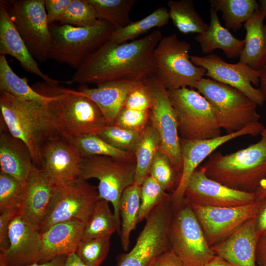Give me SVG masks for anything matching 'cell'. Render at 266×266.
I'll return each mask as SVG.
<instances>
[{
    "instance_id": "1",
    "label": "cell",
    "mask_w": 266,
    "mask_h": 266,
    "mask_svg": "<svg viewBox=\"0 0 266 266\" xmlns=\"http://www.w3.org/2000/svg\"><path fill=\"white\" fill-rule=\"evenodd\" d=\"M162 37L155 30L123 43L110 39L76 69L70 81L97 86L112 82L144 83L156 75L153 53Z\"/></svg>"
},
{
    "instance_id": "2",
    "label": "cell",
    "mask_w": 266,
    "mask_h": 266,
    "mask_svg": "<svg viewBox=\"0 0 266 266\" xmlns=\"http://www.w3.org/2000/svg\"><path fill=\"white\" fill-rule=\"evenodd\" d=\"M52 100H25L6 92L0 93V119L13 136L27 144L38 168L44 143L53 136L62 135L53 115Z\"/></svg>"
},
{
    "instance_id": "3",
    "label": "cell",
    "mask_w": 266,
    "mask_h": 266,
    "mask_svg": "<svg viewBox=\"0 0 266 266\" xmlns=\"http://www.w3.org/2000/svg\"><path fill=\"white\" fill-rule=\"evenodd\" d=\"M259 140L232 153L215 151L201 166L210 178L232 189L255 193L266 177V128Z\"/></svg>"
},
{
    "instance_id": "4",
    "label": "cell",
    "mask_w": 266,
    "mask_h": 266,
    "mask_svg": "<svg viewBox=\"0 0 266 266\" xmlns=\"http://www.w3.org/2000/svg\"><path fill=\"white\" fill-rule=\"evenodd\" d=\"M40 94L53 96L51 106L62 135L68 140L84 135L98 134L108 124L98 105L79 90L37 83L33 87Z\"/></svg>"
},
{
    "instance_id": "5",
    "label": "cell",
    "mask_w": 266,
    "mask_h": 266,
    "mask_svg": "<svg viewBox=\"0 0 266 266\" xmlns=\"http://www.w3.org/2000/svg\"><path fill=\"white\" fill-rule=\"evenodd\" d=\"M49 29L52 40L48 59L77 69L110 39L115 29L100 20L90 27L55 23L49 25Z\"/></svg>"
},
{
    "instance_id": "6",
    "label": "cell",
    "mask_w": 266,
    "mask_h": 266,
    "mask_svg": "<svg viewBox=\"0 0 266 266\" xmlns=\"http://www.w3.org/2000/svg\"><path fill=\"white\" fill-rule=\"evenodd\" d=\"M195 89L207 100L220 128L226 133L239 131L260 122L257 104L239 90L204 77Z\"/></svg>"
},
{
    "instance_id": "7",
    "label": "cell",
    "mask_w": 266,
    "mask_h": 266,
    "mask_svg": "<svg viewBox=\"0 0 266 266\" xmlns=\"http://www.w3.org/2000/svg\"><path fill=\"white\" fill-rule=\"evenodd\" d=\"M190 49L191 44L175 33L162 37L155 48V75L167 90L195 89L205 76L206 70L192 62Z\"/></svg>"
},
{
    "instance_id": "8",
    "label": "cell",
    "mask_w": 266,
    "mask_h": 266,
    "mask_svg": "<svg viewBox=\"0 0 266 266\" xmlns=\"http://www.w3.org/2000/svg\"><path fill=\"white\" fill-rule=\"evenodd\" d=\"M135 170V157L123 159L92 156L83 157L82 163L80 180L96 178L99 180L100 198L112 204L120 232V199L124 191L134 184Z\"/></svg>"
},
{
    "instance_id": "9",
    "label": "cell",
    "mask_w": 266,
    "mask_h": 266,
    "mask_svg": "<svg viewBox=\"0 0 266 266\" xmlns=\"http://www.w3.org/2000/svg\"><path fill=\"white\" fill-rule=\"evenodd\" d=\"M174 108L180 139H207L219 137L220 128L207 100L194 89L168 90Z\"/></svg>"
},
{
    "instance_id": "10",
    "label": "cell",
    "mask_w": 266,
    "mask_h": 266,
    "mask_svg": "<svg viewBox=\"0 0 266 266\" xmlns=\"http://www.w3.org/2000/svg\"><path fill=\"white\" fill-rule=\"evenodd\" d=\"M169 242L183 266H206L215 255L191 206L184 201L172 208Z\"/></svg>"
},
{
    "instance_id": "11",
    "label": "cell",
    "mask_w": 266,
    "mask_h": 266,
    "mask_svg": "<svg viewBox=\"0 0 266 266\" xmlns=\"http://www.w3.org/2000/svg\"><path fill=\"white\" fill-rule=\"evenodd\" d=\"M172 206L169 195L151 212L133 249L119 255L116 266H149L170 249L169 231Z\"/></svg>"
},
{
    "instance_id": "12",
    "label": "cell",
    "mask_w": 266,
    "mask_h": 266,
    "mask_svg": "<svg viewBox=\"0 0 266 266\" xmlns=\"http://www.w3.org/2000/svg\"><path fill=\"white\" fill-rule=\"evenodd\" d=\"M10 19L36 61L48 59L51 35L45 0H3Z\"/></svg>"
},
{
    "instance_id": "13",
    "label": "cell",
    "mask_w": 266,
    "mask_h": 266,
    "mask_svg": "<svg viewBox=\"0 0 266 266\" xmlns=\"http://www.w3.org/2000/svg\"><path fill=\"white\" fill-rule=\"evenodd\" d=\"M145 83L151 99L149 122L159 134L161 151L169 159L179 181L182 169L180 138L168 90L156 75Z\"/></svg>"
},
{
    "instance_id": "14",
    "label": "cell",
    "mask_w": 266,
    "mask_h": 266,
    "mask_svg": "<svg viewBox=\"0 0 266 266\" xmlns=\"http://www.w3.org/2000/svg\"><path fill=\"white\" fill-rule=\"evenodd\" d=\"M100 199L98 188L86 180L56 188L39 233L63 222L76 221L85 224Z\"/></svg>"
},
{
    "instance_id": "15",
    "label": "cell",
    "mask_w": 266,
    "mask_h": 266,
    "mask_svg": "<svg viewBox=\"0 0 266 266\" xmlns=\"http://www.w3.org/2000/svg\"><path fill=\"white\" fill-rule=\"evenodd\" d=\"M260 122L232 133L219 137L201 140L180 139L182 169L177 186L170 196L173 207L180 206L184 201V193L190 177L200 164L216 150L225 143L244 135H260L265 129Z\"/></svg>"
},
{
    "instance_id": "16",
    "label": "cell",
    "mask_w": 266,
    "mask_h": 266,
    "mask_svg": "<svg viewBox=\"0 0 266 266\" xmlns=\"http://www.w3.org/2000/svg\"><path fill=\"white\" fill-rule=\"evenodd\" d=\"M83 157L69 140L59 134L43 145L39 168L56 188L81 180Z\"/></svg>"
},
{
    "instance_id": "17",
    "label": "cell",
    "mask_w": 266,
    "mask_h": 266,
    "mask_svg": "<svg viewBox=\"0 0 266 266\" xmlns=\"http://www.w3.org/2000/svg\"><path fill=\"white\" fill-rule=\"evenodd\" d=\"M190 59L195 65L206 70L205 76L239 90L257 105L262 106L266 101L260 89L253 86H259L258 71L239 62L228 63L214 54L203 57L190 56Z\"/></svg>"
},
{
    "instance_id": "18",
    "label": "cell",
    "mask_w": 266,
    "mask_h": 266,
    "mask_svg": "<svg viewBox=\"0 0 266 266\" xmlns=\"http://www.w3.org/2000/svg\"><path fill=\"white\" fill-rule=\"evenodd\" d=\"M261 202L246 205L218 207L189 204L193 210L210 246L233 233L242 224L254 217Z\"/></svg>"
},
{
    "instance_id": "19",
    "label": "cell",
    "mask_w": 266,
    "mask_h": 266,
    "mask_svg": "<svg viewBox=\"0 0 266 266\" xmlns=\"http://www.w3.org/2000/svg\"><path fill=\"white\" fill-rule=\"evenodd\" d=\"M184 201L203 206L231 207L252 203L256 199L255 193L233 189L210 178L200 166L189 179Z\"/></svg>"
},
{
    "instance_id": "20",
    "label": "cell",
    "mask_w": 266,
    "mask_h": 266,
    "mask_svg": "<svg viewBox=\"0 0 266 266\" xmlns=\"http://www.w3.org/2000/svg\"><path fill=\"white\" fill-rule=\"evenodd\" d=\"M9 247L0 253V266H26L39 263L41 237L20 212L11 222L8 231Z\"/></svg>"
},
{
    "instance_id": "21",
    "label": "cell",
    "mask_w": 266,
    "mask_h": 266,
    "mask_svg": "<svg viewBox=\"0 0 266 266\" xmlns=\"http://www.w3.org/2000/svg\"><path fill=\"white\" fill-rule=\"evenodd\" d=\"M0 55L15 58L27 72L39 76L50 86H57L61 83L71 84L70 80L53 79L40 70L11 20L3 0L0 1Z\"/></svg>"
},
{
    "instance_id": "22",
    "label": "cell",
    "mask_w": 266,
    "mask_h": 266,
    "mask_svg": "<svg viewBox=\"0 0 266 266\" xmlns=\"http://www.w3.org/2000/svg\"><path fill=\"white\" fill-rule=\"evenodd\" d=\"M255 217L245 222L228 238L211 246L215 255L233 266H257L256 254L259 237Z\"/></svg>"
},
{
    "instance_id": "23",
    "label": "cell",
    "mask_w": 266,
    "mask_h": 266,
    "mask_svg": "<svg viewBox=\"0 0 266 266\" xmlns=\"http://www.w3.org/2000/svg\"><path fill=\"white\" fill-rule=\"evenodd\" d=\"M26 185V194L21 213L39 231L49 210L56 188L36 166L29 176Z\"/></svg>"
},
{
    "instance_id": "24",
    "label": "cell",
    "mask_w": 266,
    "mask_h": 266,
    "mask_svg": "<svg viewBox=\"0 0 266 266\" xmlns=\"http://www.w3.org/2000/svg\"><path fill=\"white\" fill-rule=\"evenodd\" d=\"M85 224L76 221L57 223L41 233V252L38 263L75 253L83 235Z\"/></svg>"
},
{
    "instance_id": "25",
    "label": "cell",
    "mask_w": 266,
    "mask_h": 266,
    "mask_svg": "<svg viewBox=\"0 0 266 266\" xmlns=\"http://www.w3.org/2000/svg\"><path fill=\"white\" fill-rule=\"evenodd\" d=\"M35 166L27 144L13 136L7 130L0 131V172L26 183Z\"/></svg>"
},
{
    "instance_id": "26",
    "label": "cell",
    "mask_w": 266,
    "mask_h": 266,
    "mask_svg": "<svg viewBox=\"0 0 266 266\" xmlns=\"http://www.w3.org/2000/svg\"><path fill=\"white\" fill-rule=\"evenodd\" d=\"M139 83L112 82L96 88L81 87L79 91L98 105L107 124L111 125L124 107L130 93Z\"/></svg>"
},
{
    "instance_id": "27",
    "label": "cell",
    "mask_w": 266,
    "mask_h": 266,
    "mask_svg": "<svg viewBox=\"0 0 266 266\" xmlns=\"http://www.w3.org/2000/svg\"><path fill=\"white\" fill-rule=\"evenodd\" d=\"M217 11L212 7L209 9L210 24L203 33L197 34L195 40L199 43L204 54H211L216 49H221L229 59L239 57L244 47V39L235 37L219 21Z\"/></svg>"
},
{
    "instance_id": "28",
    "label": "cell",
    "mask_w": 266,
    "mask_h": 266,
    "mask_svg": "<svg viewBox=\"0 0 266 266\" xmlns=\"http://www.w3.org/2000/svg\"><path fill=\"white\" fill-rule=\"evenodd\" d=\"M266 13L259 8L244 24V47L239 62L258 71L266 61Z\"/></svg>"
},
{
    "instance_id": "29",
    "label": "cell",
    "mask_w": 266,
    "mask_h": 266,
    "mask_svg": "<svg viewBox=\"0 0 266 266\" xmlns=\"http://www.w3.org/2000/svg\"><path fill=\"white\" fill-rule=\"evenodd\" d=\"M160 150L159 134L149 122L133 151L136 161L134 184L141 186L149 175L153 163Z\"/></svg>"
},
{
    "instance_id": "30",
    "label": "cell",
    "mask_w": 266,
    "mask_h": 266,
    "mask_svg": "<svg viewBox=\"0 0 266 266\" xmlns=\"http://www.w3.org/2000/svg\"><path fill=\"white\" fill-rule=\"evenodd\" d=\"M0 91L10 94L25 100L47 102L52 96H45L30 86L26 78H21L12 69L6 56L0 55Z\"/></svg>"
},
{
    "instance_id": "31",
    "label": "cell",
    "mask_w": 266,
    "mask_h": 266,
    "mask_svg": "<svg viewBox=\"0 0 266 266\" xmlns=\"http://www.w3.org/2000/svg\"><path fill=\"white\" fill-rule=\"evenodd\" d=\"M168 13L175 27L182 33L198 34L204 33L208 25L196 10L191 0H169Z\"/></svg>"
},
{
    "instance_id": "32",
    "label": "cell",
    "mask_w": 266,
    "mask_h": 266,
    "mask_svg": "<svg viewBox=\"0 0 266 266\" xmlns=\"http://www.w3.org/2000/svg\"><path fill=\"white\" fill-rule=\"evenodd\" d=\"M140 195L141 186L133 184L124 191L120 199L121 227L120 235L121 245L125 251H127L130 246L131 233L138 224Z\"/></svg>"
},
{
    "instance_id": "33",
    "label": "cell",
    "mask_w": 266,
    "mask_h": 266,
    "mask_svg": "<svg viewBox=\"0 0 266 266\" xmlns=\"http://www.w3.org/2000/svg\"><path fill=\"white\" fill-rule=\"evenodd\" d=\"M211 7L222 13L226 28L235 32L260 8L255 0H209Z\"/></svg>"
},
{
    "instance_id": "34",
    "label": "cell",
    "mask_w": 266,
    "mask_h": 266,
    "mask_svg": "<svg viewBox=\"0 0 266 266\" xmlns=\"http://www.w3.org/2000/svg\"><path fill=\"white\" fill-rule=\"evenodd\" d=\"M169 20L168 10L165 7H159L143 19L132 22L125 27L115 29L110 40L117 43L135 40L152 29L166 25Z\"/></svg>"
},
{
    "instance_id": "35",
    "label": "cell",
    "mask_w": 266,
    "mask_h": 266,
    "mask_svg": "<svg viewBox=\"0 0 266 266\" xmlns=\"http://www.w3.org/2000/svg\"><path fill=\"white\" fill-rule=\"evenodd\" d=\"M120 235L117 220L109 202L100 199L85 224L82 239L110 237L115 232Z\"/></svg>"
},
{
    "instance_id": "36",
    "label": "cell",
    "mask_w": 266,
    "mask_h": 266,
    "mask_svg": "<svg viewBox=\"0 0 266 266\" xmlns=\"http://www.w3.org/2000/svg\"><path fill=\"white\" fill-rule=\"evenodd\" d=\"M93 6L98 20L105 21L115 29L131 24L130 14L135 0H87Z\"/></svg>"
},
{
    "instance_id": "37",
    "label": "cell",
    "mask_w": 266,
    "mask_h": 266,
    "mask_svg": "<svg viewBox=\"0 0 266 266\" xmlns=\"http://www.w3.org/2000/svg\"><path fill=\"white\" fill-rule=\"evenodd\" d=\"M69 141L75 146L83 157L92 156H104L123 159L135 157L133 152L117 148L97 134L84 135Z\"/></svg>"
},
{
    "instance_id": "38",
    "label": "cell",
    "mask_w": 266,
    "mask_h": 266,
    "mask_svg": "<svg viewBox=\"0 0 266 266\" xmlns=\"http://www.w3.org/2000/svg\"><path fill=\"white\" fill-rule=\"evenodd\" d=\"M26 183H22L7 174L0 172V212L10 208L22 207L26 194Z\"/></svg>"
},
{
    "instance_id": "39",
    "label": "cell",
    "mask_w": 266,
    "mask_h": 266,
    "mask_svg": "<svg viewBox=\"0 0 266 266\" xmlns=\"http://www.w3.org/2000/svg\"><path fill=\"white\" fill-rule=\"evenodd\" d=\"M98 20L93 6L87 0H72L59 23L79 27L97 25Z\"/></svg>"
},
{
    "instance_id": "40",
    "label": "cell",
    "mask_w": 266,
    "mask_h": 266,
    "mask_svg": "<svg viewBox=\"0 0 266 266\" xmlns=\"http://www.w3.org/2000/svg\"><path fill=\"white\" fill-rule=\"evenodd\" d=\"M110 238L82 239L75 253L87 266H100L109 252Z\"/></svg>"
},
{
    "instance_id": "41",
    "label": "cell",
    "mask_w": 266,
    "mask_h": 266,
    "mask_svg": "<svg viewBox=\"0 0 266 266\" xmlns=\"http://www.w3.org/2000/svg\"><path fill=\"white\" fill-rule=\"evenodd\" d=\"M142 132L129 130L111 124L104 127L97 135L117 148L133 153Z\"/></svg>"
},
{
    "instance_id": "42",
    "label": "cell",
    "mask_w": 266,
    "mask_h": 266,
    "mask_svg": "<svg viewBox=\"0 0 266 266\" xmlns=\"http://www.w3.org/2000/svg\"><path fill=\"white\" fill-rule=\"evenodd\" d=\"M168 195L161 186L149 175L141 185L140 205L137 223L146 219L152 210Z\"/></svg>"
},
{
    "instance_id": "43",
    "label": "cell",
    "mask_w": 266,
    "mask_h": 266,
    "mask_svg": "<svg viewBox=\"0 0 266 266\" xmlns=\"http://www.w3.org/2000/svg\"><path fill=\"white\" fill-rule=\"evenodd\" d=\"M150 176L165 191H174L179 179L168 158L160 150L152 165Z\"/></svg>"
},
{
    "instance_id": "44",
    "label": "cell",
    "mask_w": 266,
    "mask_h": 266,
    "mask_svg": "<svg viewBox=\"0 0 266 266\" xmlns=\"http://www.w3.org/2000/svg\"><path fill=\"white\" fill-rule=\"evenodd\" d=\"M149 123V111H138L123 107L113 125L125 129L143 131Z\"/></svg>"
},
{
    "instance_id": "45",
    "label": "cell",
    "mask_w": 266,
    "mask_h": 266,
    "mask_svg": "<svg viewBox=\"0 0 266 266\" xmlns=\"http://www.w3.org/2000/svg\"><path fill=\"white\" fill-rule=\"evenodd\" d=\"M151 107V99L145 82L138 84L130 93L124 106L138 111H149Z\"/></svg>"
},
{
    "instance_id": "46",
    "label": "cell",
    "mask_w": 266,
    "mask_h": 266,
    "mask_svg": "<svg viewBox=\"0 0 266 266\" xmlns=\"http://www.w3.org/2000/svg\"><path fill=\"white\" fill-rule=\"evenodd\" d=\"M21 208H13L0 212V251L2 253L9 247L8 231L13 219L20 212Z\"/></svg>"
},
{
    "instance_id": "47",
    "label": "cell",
    "mask_w": 266,
    "mask_h": 266,
    "mask_svg": "<svg viewBox=\"0 0 266 266\" xmlns=\"http://www.w3.org/2000/svg\"><path fill=\"white\" fill-rule=\"evenodd\" d=\"M72 0H45V7L49 25L59 22Z\"/></svg>"
},
{
    "instance_id": "48",
    "label": "cell",
    "mask_w": 266,
    "mask_h": 266,
    "mask_svg": "<svg viewBox=\"0 0 266 266\" xmlns=\"http://www.w3.org/2000/svg\"><path fill=\"white\" fill-rule=\"evenodd\" d=\"M149 266H183L180 258L171 249L158 256Z\"/></svg>"
},
{
    "instance_id": "49",
    "label": "cell",
    "mask_w": 266,
    "mask_h": 266,
    "mask_svg": "<svg viewBox=\"0 0 266 266\" xmlns=\"http://www.w3.org/2000/svg\"><path fill=\"white\" fill-rule=\"evenodd\" d=\"M261 203L255 215V228L258 237L266 233V198Z\"/></svg>"
},
{
    "instance_id": "50",
    "label": "cell",
    "mask_w": 266,
    "mask_h": 266,
    "mask_svg": "<svg viewBox=\"0 0 266 266\" xmlns=\"http://www.w3.org/2000/svg\"><path fill=\"white\" fill-rule=\"evenodd\" d=\"M256 261L257 266H266V233L258 239Z\"/></svg>"
},
{
    "instance_id": "51",
    "label": "cell",
    "mask_w": 266,
    "mask_h": 266,
    "mask_svg": "<svg viewBox=\"0 0 266 266\" xmlns=\"http://www.w3.org/2000/svg\"><path fill=\"white\" fill-rule=\"evenodd\" d=\"M66 255L56 257L51 260L43 263H34L26 266H63L66 261Z\"/></svg>"
},
{
    "instance_id": "52",
    "label": "cell",
    "mask_w": 266,
    "mask_h": 266,
    "mask_svg": "<svg viewBox=\"0 0 266 266\" xmlns=\"http://www.w3.org/2000/svg\"><path fill=\"white\" fill-rule=\"evenodd\" d=\"M259 73V89L266 99V61L258 70Z\"/></svg>"
},
{
    "instance_id": "53",
    "label": "cell",
    "mask_w": 266,
    "mask_h": 266,
    "mask_svg": "<svg viewBox=\"0 0 266 266\" xmlns=\"http://www.w3.org/2000/svg\"><path fill=\"white\" fill-rule=\"evenodd\" d=\"M63 266H87L78 257L75 253L67 255Z\"/></svg>"
},
{
    "instance_id": "54",
    "label": "cell",
    "mask_w": 266,
    "mask_h": 266,
    "mask_svg": "<svg viewBox=\"0 0 266 266\" xmlns=\"http://www.w3.org/2000/svg\"><path fill=\"white\" fill-rule=\"evenodd\" d=\"M255 194L256 201H260L266 198V177L260 182Z\"/></svg>"
},
{
    "instance_id": "55",
    "label": "cell",
    "mask_w": 266,
    "mask_h": 266,
    "mask_svg": "<svg viewBox=\"0 0 266 266\" xmlns=\"http://www.w3.org/2000/svg\"><path fill=\"white\" fill-rule=\"evenodd\" d=\"M207 266H233L228 262L221 258L215 255L210 261L206 265Z\"/></svg>"
},
{
    "instance_id": "56",
    "label": "cell",
    "mask_w": 266,
    "mask_h": 266,
    "mask_svg": "<svg viewBox=\"0 0 266 266\" xmlns=\"http://www.w3.org/2000/svg\"><path fill=\"white\" fill-rule=\"evenodd\" d=\"M260 8L266 13V0H260L258 1Z\"/></svg>"
},
{
    "instance_id": "57",
    "label": "cell",
    "mask_w": 266,
    "mask_h": 266,
    "mask_svg": "<svg viewBox=\"0 0 266 266\" xmlns=\"http://www.w3.org/2000/svg\"></svg>"
}]
</instances>
